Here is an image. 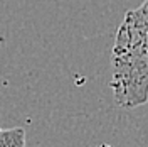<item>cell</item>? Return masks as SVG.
I'll return each mask as SVG.
<instances>
[{
  "instance_id": "1",
  "label": "cell",
  "mask_w": 148,
  "mask_h": 147,
  "mask_svg": "<svg viewBox=\"0 0 148 147\" xmlns=\"http://www.w3.org/2000/svg\"><path fill=\"white\" fill-rule=\"evenodd\" d=\"M111 90L123 108L148 101V0L126 12L111 51Z\"/></svg>"
},
{
  "instance_id": "2",
  "label": "cell",
  "mask_w": 148,
  "mask_h": 147,
  "mask_svg": "<svg viewBox=\"0 0 148 147\" xmlns=\"http://www.w3.org/2000/svg\"><path fill=\"white\" fill-rule=\"evenodd\" d=\"M0 147H25V130L22 127L0 129Z\"/></svg>"
}]
</instances>
